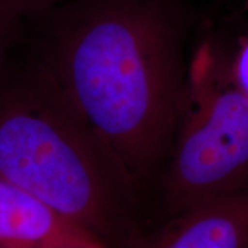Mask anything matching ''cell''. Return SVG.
<instances>
[{
    "label": "cell",
    "instance_id": "4",
    "mask_svg": "<svg viewBox=\"0 0 248 248\" xmlns=\"http://www.w3.org/2000/svg\"><path fill=\"white\" fill-rule=\"evenodd\" d=\"M129 247H248V188L201 198L156 231H142Z\"/></svg>",
    "mask_w": 248,
    "mask_h": 248
},
{
    "label": "cell",
    "instance_id": "3",
    "mask_svg": "<svg viewBox=\"0 0 248 248\" xmlns=\"http://www.w3.org/2000/svg\"><path fill=\"white\" fill-rule=\"evenodd\" d=\"M164 208L177 215L201 198L248 188V94H201L179 126L162 173Z\"/></svg>",
    "mask_w": 248,
    "mask_h": 248
},
{
    "label": "cell",
    "instance_id": "1",
    "mask_svg": "<svg viewBox=\"0 0 248 248\" xmlns=\"http://www.w3.org/2000/svg\"><path fill=\"white\" fill-rule=\"evenodd\" d=\"M24 44L144 191L163 171L187 91L179 0H63Z\"/></svg>",
    "mask_w": 248,
    "mask_h": 248
},
{
    "label": "cell",
    "instance_id": "7",
    "mask_svg": "<svg viewBox=\"0 0 248 248\" xmlns=\"http://www.w3.org/2000/svg\"><path fill=\"white\" fill-rule=\"evenodd\" d=\"M61 1L63 0H0V5L23 20H28L46 13Z\"/></svg>",
    "mask_w": 248,
    "mask_h": 248
},
{
    "label": "cell",
    "instance_id": "2",
    "mask_svg": "<svg viewBox=\"0 0 248 248\" xmlns=\"http://www.w3.org/2000/svg\"><path fill=\"white\" fill-rule=\"evenodd\" d=\"M0 177L106 247L142 231L140 187L24 39L0 71Z\"/></svg>",
    "mask_w": 248,
    "mask_h": 248
},
{
    "label": "cell",
    "instance_id": "8",
    "mask_svg": "<svg viewBox=\"0 0 248 248\" xmlns=\"http://www.w3.org/2000/svg\"><path fill=\"white\" fill-rule=\"evenodd\" d=\"M237 76L240 89L248 94V42L244 45L238 59Z\"/></svg>",
    "mask_w": 248,
    "mask_h": 248
},
{
    "label": "cell",
    "instance_id": "6",
    "mask_svg": "<svg viewBox=\"0 0 248 248\" xmlns=\"http://www.w3.org/2000/svg\"><path fill=\"white\" fill-rule=\"evenodd\" d=\"M26 21L0 5V71L22 44Z\"/></svg>",
    "mask_w": 248,
    "mask_h": 248
},
{
    "label": "cell",
    "instance_id": "5",
    "mask_svg": "<svg viewBox=\"0 0 248 248\" xmlns=\"http://www.w3.org/2000/svg\"><path fill=\"white\" fill-rule=\"evenodd\" d=\"M88 229L0 177V248H104Z\"/></svg>",
    "mask_w": 248,
    "mask_h": 248
}]
</instances>
